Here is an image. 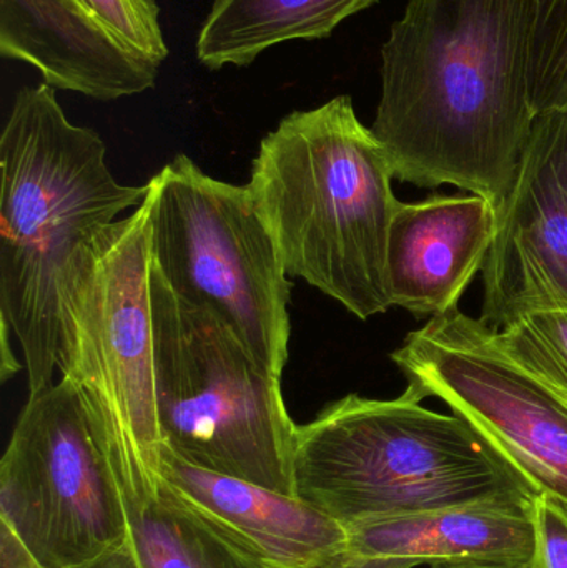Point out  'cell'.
Wrapping results in <instances>:
<instances>
[{"instance_id":"cell-1","label":"cell","mask_w":567,"mask_h":568,"mask_svg":"<svg viewBox=\"0 0 567 568\" xmlns=\"http://www.w3.org/2000/svg\"><path fill=\"white\" fill-rule=\"evenodd\" d=\"M533 120L526 0H409L382 49L372 125L395 179L499 212Z\"/></svg>"},{"instance_id":"cell-2","label":"cell","mask_w":567,"mask_h":568,"mask_svg":"<svg viewBox=\"0 0 567 568\" xmlns=\"http://www.w3.org/2000/svg\"><path fill=\"white\" fill-rule=\"evenodd\" d=\"M393 179L385 146L338 95L286 115L260 142L246 186L286 273L369 320L392 307Z\"/></svg>"},{"instance_id":"cell-3","label":"cell","mask_w":567,"mask_h":568,"mask_svg":"<svg viewBox=\"0 0 567 568\" xmlns=\"http://www.w3.org/2000/svg\"><path fill=\"white\" fill-rule=\"evenodd\" d=\"M105 155L95 130L67 119L55 89L19 90L0 136V320L22 347L29 396L55 384L60 272L90 233L149 193L117 182Z\"/></svg>"},{"instance_id":"cell-4","label":"cell","mask_w":567,"mask_h":568,"mask_svg":"<svg viewBox=\"0 0 567 568\" xmlns=\"http://www.w3.org/2000/svg\"><path fill=\"white\" fill-rule=\"evenodd\" d=\"M348 394L296 429L295 496L342 526L483 500L531 503L525 477L458 414Z\"/></svg>"},{"instance_id":"cell-5","label":"cell","mask_w":567,"mask_h":568,"mask_svg":"<svg viewBox=\"0 0 567 568\" xmlns=\"http://www.w3.org/2000/svg\"><path fill=\"white\" fill-rule=\"evenodd\" d=\"M150 294L162 444L200 469L296 497L298 424L282 377L219 316L176 296L153 266Z\"/></svg>"},{"instance_id":"cell-6","label":"cell","mask_w":567,"mask_h":568,"mask_svg":"<svg viewBox=\"0 0 567 568\" xmlns=\"http://www.w3.org/2000/svg\"><path fill=\"white\" fill-rule=\"evenodd\" d=\"M150 205L90 233L57 280V367L75 387L103 450L155 463Z\"/></svg>"},{"instance_id":"cell-7","label":"cell","mask_w":567,"mask_h":568,"mask_svg":"<svg viewBox=\"0 0 567 568\" xmlns=\"http://www.w3.org/2000/svg\"><path fill=\"white\" fill-rule=\"evenodd\" d=\"M146 185L153 268L176 296L219 316L282 377L292 283L249 186L206 175L183 153Z\"/></svg>"},{"instance_id":"cell-8","label":"cell","mask_w":567,"mask_h":568,"mask_svg":"<svg viewBox=\"0 0 567 568\" xmlns=\"http://www.w3.org/2000/svg\"><path fill=\"white\" fill-rule=\"evenodd\" d=\"M0 523L43 568H75L129 539L119 487L73 384L29 396L0 463Z\"/></svg>"},{"instance_id":"cell-9","label":"cell","mask_w":567,"mask_h":568,"mask_svg":"<svg viewBox=\"0 0 567 568\" xmlns=\"http://www.w3.org/2000/svg\"><path fill=\"white\" fill-rule=\"evenodd\" d=\"M392 361L409 389L465 417L536 494L567 504V397L516 363L495 327L455 310L412 331Z\"/></svg>"},{"instance_id":"cell-10","label":"cell","mask_w":567,"mask_h":568,"mask_svg":"<svg viewBox=\"0 0 567 568\" xmlns=\"http://www.w3.org/2000/svg\"><path fill=\"white\" fill-rule=\"evenodd\" d=\"M483 287L479 320L498 331L528 314L567 311V109L533 120Z\"/></svg>"},{"instance_id":"cell-11","label":"cell","mask_w":567,"mask_h":568,"mask_svg":"<svg viewBox=\"0 0 567 568\" xmlns=\"http://www.w3.org/2000/svg\"><path fill=\"white\" fill-rule=\"evenodd\" d=\"M153 469L170 499L262 568H308L348 547L346 527L298 497L200 469L165 444Z\"/></svg>"},{"instance_id":"cell-12","label":"cell","mask_w":567,"mask_h":568,"mask_svg":"<svg viewBox=\"0 0 567 568\" xmlns=\"http://www.w3.org/2000/svg\"><path fill=\"white\" fill-rule=\"evenodd\" d=\"M0 53L39 70L52 89L102 102L153 89L162 65L82 0H0Z\"/></svg>"},{"instance_id":"cell-13","label":"cell","mask_w":567,"mask_h":568,"mask_svg":"<svg viewBox=\"0 0 567 568\" xmlns=\"http://www.w3.org/2000/svg\"><path fill=\"white\" fill-rule=\"evenodd\" d=\"M498 226L495 206L479 195H435L399 202L386 255L392 306L416 317L458 310L483 272Z\"/></svg>"},{"instance_id":"cell-14","label":"cell","mask_w":567,"mask_h":568,"mask_svg":"<svg viewBox=\"0 0 567 568\" xmlns=\"http://www.w3.org/2000/svg\"><path fill=\"white\" fill-rule=\"evenodd\" d=\"M535 500V499H533ZM531 503L483 500L346 527L348 549L422 564H496L528 568L535 552Z\"/></svg>"},{"instance_id":"cell-15","label":"cell","mask_w":567,"mask_h":568,"mask_svg":"<svg viewBox=\"0 0 567 568\" xmlns=\"http://www.w3.org/2000/svg\"><path fill=\"white\" fill-rule=\"evenodd\" d=\"M142 568H262L166 496L153 464L135 450L109 454Z\"/></svg>"},{"instance_id":"cell-16","label":"cell","mask_w":567,"mask_h":568,"mask_svg":"<svg viewBox=\"0 0 567 568\" xmlns=\"http://www.w3.org/2000/svg\"><path fill=\"white\" fill-rule=\"evenodd\" d=\"M378 0H213L196 37L209 70L246 67L290 40L328 39L340 23Z\"/></svg>"},{"instance_id":"cell-17","label":"cell","mask_w":567,"mask_h":568,"mask_svg":"<svg viewBox=\"0 0 567 568\" xmlns=\"http://www.w3.org/2000/svg\"><path fill=\"white\" fill-rule=\"evenodd\" d=\"M526 32L535 116L567 109V0H526Z\"/></svg>"},{"instance_id":"cell-18","label":"cell","mask_w":567,"mask_h":568,"mask_svg":"<svg viewBox=\"0 0 567 568\" xmlns=\"http://www.w3.org/2000/svg\"><path fill=\"white\" fill-rule=\"evenodd\" d=\"M498 339L516 363L567 397L566 310L519 317L498 331Z\"/></svg>"},{"instance_id":"cell-19","label":"cell","mask_w":567,"mask_h":568,"mask_svg":"<svg viewBox=\"0 0 567 568\" xmlns=\"http://www.w3.org/2000/svg\"><path fill=\"white\" fill-rule=\"evenodd\" d=\"M100 20L125 42L163 63L169 47L160 26V9L155 0H82Z\"/></svg>"},{"instance_id":"cell-20","label":"cell","mask_w":567,"mask_h":568,"mask_svg":"<svg viewBox=\"0 0 567 568\" xmlns=\"http://www.w3.org/2000/svg\"><path fill=\"white\" fill-rule=\"evenodd\" d=\"M535 552L528 568H567V504L538 494L533 500Z\"/></svg>"},{"instance_id":"cell-21","label":"cell","mask_w":567,"mask_h":568,"mask_svg":"<svg viewBox=\"0 0 567 568\" xmlns=\"http://www.w3.org/2000/svg\"><path fill=\"white\" fill-rule=\"evenodd\" d=\"M418 566H422L418 560L362 556L346 547L308 568H415Z\"/></svg>"},{"instance_id":"cell-22","label":"cell","mask_w":567,"mask_h":568,"mask_svg":"<svg viewBox=\"0 0 567 568\" xmlns=\"http://www.w3.org/2000/svg\"><path fill=\"white\" fill-rule=\"evenodd\" d=\"M0 568H43L19 537L0 523Z\"/></svg>"},{"instance_id":"cell-23","label":"cell","mask_w":567,"mask_h":568,"mask_svg":"<svg viewBox=\"0 0 567 568\" xmlns=\"http://www.w3.org/2000/svg\"><path fill=\"white\" fill-rule=\"evenodd\" d=\"M75 568H142L139 560H136L135 552H133L132 544L126 539L122 546L110 552L103 554L99 559Z\"/></svg>"},{"instance_id":"cell-24","label":"cell","mask_w":567,"mask_h":568,"mask_svg":"<svg viewBox=\"0 0 567 568\" xmlns=\"http://www.w3.org/2000/svg\"><path fill=\"white\" fill-rule=\"evenodd\" d=\"M433 568H516L508 566H496V564H476V562H465V564H435Z\"/></svg>"}]
</instances>
